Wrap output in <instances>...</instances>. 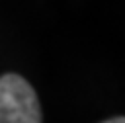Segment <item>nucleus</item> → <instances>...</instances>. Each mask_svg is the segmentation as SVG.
I'll list each match as a JSON object with an SVG mask.
<instances>
[{"label":"nucleus","mask_w":125,"mask_h":123,"mask_svg":"<svg viewBox=\"0 0 125 123\" xmlns=\"http://www.w3.org/2000/svg\"><path fill=\"white\" fill-rule=\"evenodd\" d=\"M0 123H41L37 94L18 74L0 76Z\"/></svg>","instance_id":"1"},{"label":"nucleus","mask_w":125,"mask_h":123,"mask_svg":"<svg viewBox=\"0 0 125 123\" xmlns=\"http://www.w3.org/2000/svg\"><path fill=\"white\" fill-rule=\"evenodd\" d=\"M104 123H125V119H123V117H113V119H109V121H104Z\"/></svg>","instance_id":"2"}]
</instances>
